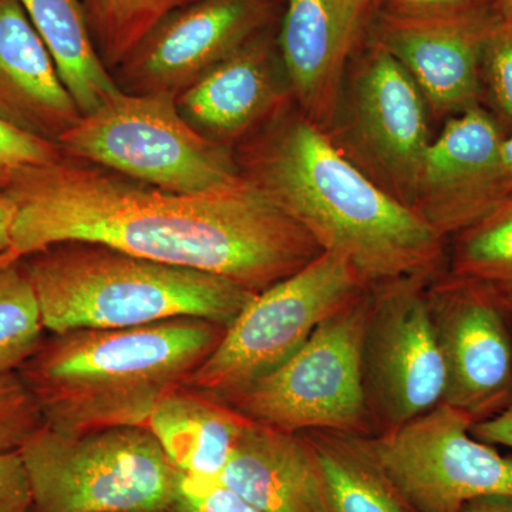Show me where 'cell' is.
I'll use <instances>...</instances> for the list:
<instances>
[{"mask_svg": "<svg viewBox=\"0 0 512 512\" xmlns=\"http://www.w3.org/2000/svg\"><path fill=\"white\" fill-rule=\"evenodd\" d=\"M3 192L15 205L13 261L60 242H96L261 293L323 252L245 177L207 194H178L64 154L22 171Z\"/></svg>", "mask_w": 512, "mask_h": 512, "instance_id": "obj_1", "label": "cell"}, {"mask_svg": "<svg viewBox=\"0 0 512 512\" xmlns=\"http://www.w3.org/2000/svg\"><path fill=\"white\" fill-rule=\"evenodd\" d=\"M241 174L367 288L446 271L447 241L373 183L295 103L234 150Z\"/></svg>", "mask_w": 512, "mask_h": 512, "instance_id": "obj_2", "label": "cell"}, {"mask_svg": "<svg viewBox=\"0 0 512 512\" xmlns=\"http://www.w3.org/2000/svg\"><path fill=\"white\" fill-rule=\"evenodd\" d=\"M227 326L175 318L121 329L50 333L18 373L60 433L144 426L158 400L184 386Z\"/></svg>", "mask_w": 512, "mask_h": 512, "instance_id": "obj_3", "label": "cell"}, {"mask_svg": "<svg viewBox=\"0 0 512 512\" xmlns=\"http://www.w3.org/2000/svg\"><path fill=\"white\" fill-rule=\"evenodd\" d=\"M50 333L175 318L228 326L258 293L222 276L158 264L96 242H60L20 259Z\"/></svg>", "mask_w": 512, "mask_h": 512, "instance_id": "obj_4", "label": "cell"}, {"mask_svg": "<svg viewBox=\"0 0 512 512\" xmlns=\"http://www.w3.org/2000/svg\"><path fill=\"white\" fill-rule=\"evenodd\" d=\"M19 451L36 512H158L180 487L144 426L60 433L43 424Z\"/></svg>", "mask_w": 512, "mask_h": 512, "instance_id": "obj_5", "label": "cell"}, {"mask_svg": "<svg viewBox=\"0 0 512 512\" xmlns=\"http://www.w3.org/2000/svg\"><path fill=\"white\" fill-rule=\"evenodd\" d=\"M57 144L66 156L178 194H207L244 178L234 151L194 130L173 94L120 90Z\"/></svg>", "mask_w": 512, "mask_h": 512, "instance_id": "obj_6", "label": "cell"}, {"mask_svg": "<svg viewBox=\"0 0 512 512\" xmlns=\"http://www.w3.org/2000/svg\"><path fill=\"white\" fill-rule=\"evenodd\" d=\"M367 289L345 258L322 252L301 271L255 295L184 386L217 402L231 399L288 362L323 320Z\"/></svg>", "mask_w": 512, "mask_h": 512, "instance_id": "obj_7", "label": "cell"}, {"mask_svg": "<svg viewBox=\"0 0 512 512\" xmlns=\"http://www.w3.org/2000/svg\"><path fill=\"white\" fill-rule=\"evenodd\" d=\"M367 308L369 289L323 320L279 369L222 403L274 429L373 436L360 363Z\"/></svg>", "mask_w": 512, "mask_h": 512, "instance_id": "obj_8", "label": "cell"}, {"mask_svg": "<svg viewBox=\"0 0 512 512\" xmlns=\"http://www.w3.org/2000/svg\"><path fill=\"white\" fill-rule=\"evenodd\" d=\"M430 117L402 64L367 37L346 70L335 119L325 133L373 183L413 208L433 140Z\"/></svg>", "mask_w": 512, "mask_h": 512, "instance_id": "obj_9", "label": "cell"}, {"mask_svg": "<svg viewBox=\"0 0 512 512\" xmlns=\"http://www.w3.org/2000/svg\"><path fill=\"white\" fill-rule=\"evenodd\" d=\"M434 278L407 276L369 288L360 363L373 436L444 402L446 363L429 296Z\"/></svg>", "mask_w": 512, "mask_h": 512, "instance_id": "obj_10", "label": "cell"}, {"mask_svg": "<svg viewBox=\"0 0 512 512\" xmlns=\"http://www.w3.org/2000/svg\"><path fill=\"white\" fill-rule=\"evenodd\" d=\"M474 421L441 403L367 448L416 512H460L485 495H512V457L471 433Z\"/></svg>", "mask_w": 512, "mask_h": 512, "instance_id": "obj_11", "label": "cell"}, {"mask_svg": "<svg viewBox=\"0 0 512 512\" xmlns=\"http://www.w3.org/2000/svg\"><path fill=\"white\" fill-rule=\"evenodd\" d=\"M431 313L446 363L444 403L474 423L512 407V319L487 286L446 274L429 285Z\"/></svg>", "mask_w": 512, "mask_h": 512, "instance_id": "obj_12", "label": "cell"}, {"mask_svg": "<svg viewBox=\"0 0 512 512\" xmlns=\"http://www.w3.org/2000/svg\"><path fill=\"white\" fill-rule=\"evenodd\" d=\"M274 0H195L151 30L117 67L121 90L185 92L274 22Z\"/></svg>", "mask_w": 512, "mask_h": 512, "instance_id": "obj_13", "label": "cell"}, {"mask_svg": "<svg viewBox=\"0 0 512 512\" xmlns=\"http://www.w3.org/2000/svg\"><path fill=\"white\" fill-rule=\"evenodd\" d=\"M497 9L450 18H396L372 12L367 37L417 84L431 117L448 120L481 103V56Z\"/></svg>", "mask_w": 512, "mask_h": 512, "instance_id": "obj_14", "label": "cell"}, {"mask_svg": "<svg viewBox=\"0 0 512 512\" xmlns=\"http://www.w3.org/2000/svg\"><path fill=\"white\" fill-rule=\"evenodd\" d=\"M505 133L484 106L444 123L423 164L413 210L448 241L500 204L497 164Z\"/></svg>", "mask_w": 512, "mask_h": 512, "instance_id": "obj_15", "label": "cell"}, {"mask_svg": "<svg viewBox=\"0 0 512 512\" xmlns=\"http://www.w3.org/2000/svg\"><path fill=\"white\" fill-rule=\"evenodd\" d=\"M373 12V0H286L278 47L293 103L323 131Z\"/></svg>", "mask_w": 512, "mask_h": 512, "instance_id": "obj_16", "label": "cell"}, {"mask_svg": "<svg viewBox=\"0 0 512 512\" xmlns=\"http://www.w3.org/2000/svg\"><path fill=\"white\" fill-rule=\"evenodd\" d=\"M292 103L272 26L177 96L183 119L232 151Z\"/></svg>", "mask_w": 512, "mask_h": 512, "instance_id": "obj_17", "label": "cell"}, {"mask_svg": "<svg viewBox=\"0 0 512 512\" xmlns=\"http://www.w3.org/2000/svg\"><path fill=\"white\" fill-rule=\"evenodd\" d=\"M220 483L261 512H328L322 463L305 433L251 421Z\"/></svg>", "mask_w": 512, "mask_h": 512, "instance_id": "obj_18", "label": "cell"}, {"mask_svg": "<svg viewBox=\"0 0 512 512\" xmlns=\"http://www.w3.org/2000/svg\"><path fill=\"white\" fill-rule=\"evenodd\" d=\"M0 117L53 143L82 117L19 0H0Z\"/></svg>", "mask_w": 512, "mask_h": 512, "instance_id": "obj_19", "label": "cell"}, {"mask_svg": "<svg viewBox=\"0 0 512 512\" xmlns=\"http://www.w3.org/2000/svg\"><path fill=\"white\" fill-rule=\"evenodd\" d=\"M249 423L224 403L181 386L158 400L146 427L181 474L202 483H220Z\"/></svg>", "mask_w": 512, "mask_h": 512, "instance_id": "obj_20", "label": "cell"}, {"mask_svg": "<svg viewBox=\"0 0 512 512\" xmlns=\"http://www.w3.org/2000/svg\"><path fill=\"white\" fill-rule=\"evenodd\" d=\"M82 116L120 92L101 59L82 0H19Z\"/></svg>", "mask_w": 512, "mask_h": 512, "instance_id": "obj_21", "label": "cell"}, {"mask_svg": "<svg viewBox=\"0 0 512 512\" xmlns=\"http://www.w3.org/2000/svg\"><path fill=\"white\" fill-rule=\"evenodd\" d=\"M322 463L328 512H416L367 448L366 436L303 431Z\"/></svg>", "mask_w": 512, "mask_h": 512, "instance_id": "obj_22", "label": "cell"}, {"mask_svg": "<svg viewBox=\"0 0 512 512\" xmlns=\"http://www.w3.org/2000/svg\"><path fill=\"white\" fill-rule=\"evenodd\" d=\"M450 239L444 274L512 298V197Z\"/></svg>", "mask_w": 512, "mask_h": 512, "instance_id": "obj_23", "label": "cell"}, {"mask_svg": "<svg viewBox=\"0 0 512 512\" xmlns=\"http://www.w3.org/2000/svg\"><path fill=\"white\" fill-rule=\"evenodd\" d=\"M195 0H82L107 69H117L158 23Z\"/></svg>", "mask_w": 512, "mask_h": 512, "instance_id": "obj_24", "label": "cell"}, {"mask_svg": "<svg viewBox=\"0 0 512 512\" xmlns=\"http://www.w3.org/2000/svg\"><path fill=\"white\" fill-rule=\"evenodd\" d=\"M45 332L22 261L0 262V372H18L39 348Z\"/></svg>", "mask_w": 512, "mask_h": 512, "instance_id": "obj_25", "label": "cell"}, {"mask_svg": "<svg viewBox=\"0 0 512 512\" xmlns=\"http://www.w3.org/2000/svg\"><path fill=\"white\" fill-rule=\"evenodd\" d=\"M481 103L512 131V16H498L481 56Z\"/></svg>", "mask_w": 512, "mask_h": 512, "instance_id": "obj_26", "label": "cell"}, {"mask_svg": "<svg viewBox=\"0 0 512 512\" xmlns=\"http://www.w3.org/2000/svg\"><path fill=\"white\" fill-rule=\"evenodd\" d=\"M45 424L35 394L18 372H0V453L19 451Z\"/></svg>", "mask_w": 512, "mask_h": 512, "instance_id": "obj_27", "label": "cell"}, {"mask_svg": "<svg viewBox=\"0 0 512 512\" xmlns=\"http://www.w3.org/2000/svg\"><path fill=\"white\" fill-rule=\"evenodd\" d=\"M64 156L59 144L37 137L0 117V191L28 168L52 164Z\"/></svg>", "mask_w": 512, "mask_h": 512, "instance_id": "obj_28", "label": "cell"}, {"mask_svg": "<svg viewBox=\"0 0 512 512\" xmlns=\"http://www.w3.org/2000/svg\"><path fill=\"white\" fill-rule=\"evenodd\" d=\"M158 512H261L221 483H202L181 474L173 500Z\"/></svg>", "mask_w": 512, "mask_h": 512, "instance_id": "obj_29", "label": "cell"}, {"mask_svg": "<svg viewBox=\"0 0 512 512\" xmlns=\"http://www.w3.org/2000/svg\"><path fill=\"white\" fill-rule=\"evenodd\" d=\"M490 9L494 0H373L375 12L396 18H450Z\"/></svg>", "mask_w": 512, "mask_h": 512, "instance_id": "obj_30", "label": "cell"}, {"mask_svg": "<svg viewBox=\"0 0 512 512\" xmlns=\"http://www.w3.org/2000/svg\"><path fill=\"white\" fill-rule=\"evenodd\" d=\"M32 510V490L20 451L0 453V512Z\"/></svg>", "mask_w": 512, "mask_h": 512, "instance_id": "obj_31", "label": "cell"}, {"mask_svg": "<svg viewBox=\"0 0 512 512\" xmlns=\"http://www.w3.org/2000/svg\"><path fill=\"white\" fill-rule=\"evenodd\" d=\"M471 433L491 446H504L512 450V407L491 419L474 423Z\"/></svg>", "mask_w": 512, "mask_h": 512, "instance_id": "obj_32", "label": "cell"}, {"mask_svg": "<svg viewBox=\"0 0 512 512\" xmlns=\"http://www.w3.org/2000/svg\"><path fill=\"white\" fill-rule=\"evenodd\" d=\"M13 221L15 205L5 192L0 191V262H16L12 259Z\"/></svg>", "mask_w": 512, "mask_h": 512, "instance_id": "obj_33", "label": "cell"}, {"mask_svg": "<svg viewBox=\"0 0 512 512\" xmlns=\"http://www.w3.org/2000/svg\"><path fill=\"white\" fill-rule=\"evenodd\" d=\"M497 188L501 201L512 197V131L505 134L498 154Z\"/></svg>", "mask_w": 512, "mask_h": 512, "instance_id": "obj_34", "label": "cell"}, {"mask_svg": "<svg viewBox=\"0 0 512 512\" xmlns=\"http://www.w3.org/2000/svg\"><path fill=\"white\" fill-rule=\"evenodd\" d=\"M460 512H512V495H485L464 505Z\"/></svg>", "mask_w": 512, "mask_h": 512, "instance_id": "obj_35", "label": "cell"}, {"mask_svg": "<svg viewBox=\"0 0 512 512\" xmlns=\"http://www.w3.org/2000/svg\"><path fill=\"white\" fill-rule=\"evenodd\" d=\"M494 5L501 16H512V0H494Z\"/></svg>", "mask_w": 512, "mask_h": 512, "instance_id": "obj_36", "label": "cell"}, {"mask_svg": "<svg viewBox=\"0 0 512 512\" xmlns=\"http://www.w3.org/2000/svg\"><path fill=\"white\" fill-rule=\"evenodd\" d=\"M507 301L508 311H510L511 319H512V298L505 299Z\"/></svg>", "mask_w": 512, "mask_h": 512, "instance_id": "obj_37", "label": "cell"}, {"mask_svg": "<svg viewBox=\"0 0 512 512\" xmlns=\"http://www.w3.org/2000/svg\"><path fill=\"white\" fill-rule=\"evenodd\" d=\"M29 512H36V511H35V508H33V510H32V511H29Z\"/></svg>", "mask_w": 512, "mask_h": 512, "instance_id": "obj_38", "label": "cell"}]
</instances>
